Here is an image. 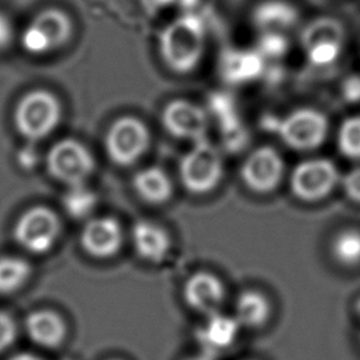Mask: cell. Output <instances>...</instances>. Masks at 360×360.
<instances>
[{
    "instance_id": "484cf974",
    "label": "cell",
    "mask_w": 360,
    "mask_h": 360,
    "mask_svg": "<svg viewBox=\"0 0 360 360\" xmlns=\"http://www.w3.org/2000/svg\"><path fill=\"white\" fill-rule=\"evenodd\" d=\"M263 48L267 55L280 56L287 51V41L280 32H267L263 39Z\"/></svg>"
},
{
    "instance_id": "44dd1931",
    "label": "cell",
    "mask_w": 360,
    "mask_h": 360,
    "mask_svg": "<svg viewBox=\"0 0 360 360\" xmlns=\"http://www.w3.org/2000/svg\"><path fill=\"white\" fill-rule=\"evenodd\" d=\"M30 264L15 256L0 257V294H10L17 291L30 278Z\"/></svg>"
},
{
    "instance_id": "7a4b0ae2",
    "label": "cell",
    "mask_w": 360,
    "mask_h": 360,
    "mask_svg": "<svg viewBox=\"0 0 360 360\" xmlns=\"http://www.w3.org/2000/svg\"><path fill=\"white\" fill-rule=\"evenodd\" d=\"M62 108L58 97L44 89L25 93L15 105L14 124L17 131L30 141L49 135L59 124Z\"/></svg>"
},
{
    "instance_id": "9c48e42d",
    "label": "cell",
    "mask_w": 360,
    "mask_h": 360,
    "mask_svg": "<svg viewBox=\"0 0 360 360\" xmlns=\"http://www.w3.org/2000/svg\"><path fill=\"white\" fill-rule=\"evenodd\" d=\"M345 30L330 17H321L309 22L302 31V46L307 59L319 68L335 63L342 55Z\"/></svg>"
},
{
    "instance_id": "3957f363",
    "label": "cell",
    "mask_w": 360,
    "mask_h": 360,
    "mask_svg": "<svg viewBox=\"0 0 360 360\" xmlns=\"http://www.w3.org/2000/svg\"><path fill=\"white\" fill-rule=\"evenodd\" d=\"M204 51V35L198 24L180 20L166 28L160 38V55L177 73L193 70Z\"/></svg>"
},
{
    "instance_id": "cb8c5ba5",
    "label": "cell",
    "mask_w": 360,
    "mask_h": 360,
    "mask_svg": "<svg viewBox=\"0 0 360 360\" xmlns=\"http://www.w3.org/2000/svg\"><path fill=\"white\" fill-rule=\"evenodd\" d=\"M338 146L349 159H360V115L346 118L338 131Z\"/></svg>"
},
{
    "instance_id": "603a6c76",
    "label": "cell",
    "mask_w": 360,
    "mask_h": 360,
    "mask_svg": "<svg viewBox=\"0 0 360 360\" xmlns=\"http://www.w3.org/2000/svg\"><path fill=\"white\" fill-rule=\"evenodd\" d=\"M332 256L343 266L360 264V231L345 229L332 240Z\"/></svg>"
},
{
    "instance_id": "f546056e",
    "label": "cell",
    "mask_w": 360,
    "mask_h": 360,
    "mask_svg": "<svg viewBox=\"0 0 360 360\" xmlns=\"http://www.w3.org/2000/svg\"><path fill=\"white\" fill-rule=\"evenodd\" d=\"M8 360H42V359H39L31 353H18V354L10 357Z\"/></svg>"
},
{
    "instance_id": "5bb4252c",
    "label": "cell",
    "mask_w": 360,
    "mask_h": 360,
    "mask_svg": "<svg viewBox=\"0 0 360 360\" xmlns=\"http://www.w3.org/2000/svg\"><path fill=\"white\" fill-rule=\"evenodd\" d=\"M187 305L202 314H214L224 300V285L217 276L198 271L190 276L183 288Z\"/></svg>"
},
{
    "instance_id": "ffe728a7",
    "label": "cell",
    "mask_w": 360,
    "mask_h": 360,
    "mask_svg": "<svg viewBox=\"0 0 360 360\" xmlns=\"http://www.w3.org/2000/svg\"><path fill=\"white\" fill-rule=\"evenodd\" d=\"M270 315L269 300L257 291L242 292L235 304V319L248 328L262 326Z\"/></svg>"
},
{
    "instance_id": "30bf717a",
    "label": "cell",
    "mask_w": 360,
    "mask_h": 360,
    "mask_svg": "<svg viewBox=\"0 0 360 360\" xmlns=\"http://www.w3.org/2000/svg\"><path fill=\"white\" fill-rule=\"evenodd\" d=\"M338 167L322 158L298 163L291 172L290 186L294 195L304 201H316L326 197L339 181Z\"/></svg>"
},
{
    "instance_id": "4dcf8cb0",
    "label": "cell",
    "mask_w": 360,
    "mask_h": 360,
    "mask_svg": "<svg viewBox=\"0 0 360 360\" xmlns=\"http://www.w3.org/2000/svg\"><path fill=\"white\" fill-rule=\"evenodd\" d=\"M186 360H217L215 356L212 354H208V353H201V354H197V356H193V357H188Z\"/></svg>"
},
{
    "instance_id": "7402d4cb",
    "label": "cell",
    "mask_w": 360,
    "mask_h": 360,
    "mask_svg": "<svg viewBox=\"0 0 360 360\" xmlns=\"http://www.w3.org/2000/svg\"><path fill=\"white\" fill-rule=\"evenodd\" d=\"M97 204L96 194L83 184L68 186L62 197V205L69 217L83 219L89 217Z\"/></svg>"
},
{
    "instance_id": "f1b7e54d",
    "label": "cell",
    "mask_w": 360,
    "mask_h": 360,
    "mask_svg": "<svg viewBox=\"0 0 360 360\" xmlns=\"http://www.w3.org/2000/svg\"><path fill=\"white\" fill-rule=\"evenodd\" d=\"M15 38L14 24L7 14L0 11V51L6 49Z\"/></svg>"
},
{
    "instance_id": "d6986e66",
    "label": "cell",
    "mask_w": 360,
    "mask_h": 360,
    "mask_svg": "<svg viewBox=\"0 0 360 360\" xmlns=\"http://www.w3.org/2000/svg\"><path fill=\"white\" fill-rule=\"evenodd\" d=\"M134 188L148 202L160 204L172 195V181L159 167H146L134 176Z\"/></svg>"
},
{
    "instance_id": "5b68a950",
    "label": "cell",
    "mask_w": 360,
    "mask_h": 360,
    "mask_svg": "<svg viewBox=\"0 0 360 360\" xmlns=\"http://www.w3.org/2000/svg\"><path fill=\"white\" fill-rule=\"evenodd\" d=\"M281 141L297 150H311L323 143L328 134V120L315 108H297L276 122Z\"/></svg>"
},
{
    "instance_id": "2e32d148",
    "label": "cell",
    "mask_w": 360,
    "mask_h": 360,
    "mask_svg": "<svg viewBox=\"0 0 360 360\" xmlns=\"http://www.w3.org/2000/svg\"><path fill=\"white\" fill-rule=\"evenodd\" d=\"M132 245L143 260L158 263L162 262L170 249V238L167 232L150 222V221H136L132 226Z\"/></svg>"
},
{
    "instance_id": "52a82bcc",
    "label": "cell",
    "mask_w": 360,
    "mask_h": 360,
    "mask_svg": "<svg viewBox=\"0 0 360 360\" xmlns=\"http://www.w3.org/2000/svg\"><path fill=\"white\" fill-rule=\"evenodd\" d=\"M59 229L56 214L44 205H35L22 212L15 222L14 239L25 250L41 255L53 246Z\"/></svg>"
},
{
    "instance_id": "d4e9b609",
    "label": "cell",
    "mask_w": 360,
    "mask_h": 360,
    "mask_svg": "<svg viewBox=\"0 0 360 360\" xmlns=\"http://www.w3.org/2000/svg\"><path fill=\"white\" fill-rule=\"evenodd\" d=\"M15 338V323L7 314L0 311V353L6 350Z\"/></svg>"
},
{
    "instance_id": "277c9868",
    "label": "cell",
    "mask_w": 360,
    "mask_h": 360,
    "mask_svg": "<svg viewBox=\"0 0 360 360\" xmlns=\"http://www.w3.org/2000/svg\"><path fill=\"white\" fill-rule=\"evenodd\" d=\"M222 177V159L217 148L198 141L180 162L183 186L194 194H205L217 187Z\"/></svg>"
},
{
    "instance_id": "ac0fdd59",
    "label": "cell",
    "mask_w": 360,
    "mask_h": 360,
    "mask_svg": "<svg viewBox=\"0 0 360 360\" xmlns=\"http://www.w3.org/2000/svg\"><path fill=\"white\" fill-rule=\"evenodd\" d=\"M257 24L266 32H283L295 25L298 13L294 6L283 0H267L256 10Z\"/></svg>"
},
{
    "instance_id": "8fae6325",
    "label": "cell",
    "mask_w": 360,
    "mask_h": 360,
    "mask_svg": "<svg viewBox=\"0 0 360 360\" xmlns=\"http://www.w3.org/2000/svg\"><path fill=\"white\" fill-rule=\"evenodd\" d=\"M284 174V162L277 150L270 146L255 149L242 166L245 184L256 193L274 190Z\"/></svg>"
},
{
    "instance_id": "ba28073f",
    "label": "cell",
    "mask_w": 360,
    "mask_h": 360,
    "mask_svg": "<svg viewBox=\"0 0 360 360\" xmlns=\"http://www.w3.org/2000/svg\"><path fill=\"white\" fill-rule=\"evenodd\" d=\"M149 146V131L146 125L132 117L124 115L115 120L105 135V150L117 165H132Z\"/></svg>"
},
{
    "instance_id": "9a60e30c",
    "label": "cell",
    "mask_w": 360,
    "mask_h": 360,
    "mask_svg": "<svg viewBox=\"0 0 360 360\" xmlns=\"http://www.w3.org/2000/svg\"><path fill=\"white\" fill-rule=\"evenodd\" d=\"M239 323L235 316L219 314L218 311L208 315L205 323L198 329L197 338L204 347V353L215 356L228 349L236 339Z\"/></svg>"
},
{
    "instance_id": "6da1fadb",
    "label": "cell",
    "mask_w": 360,
    "mask_h": 360,
    "mask_svg": "<svg viewBox=\"0 0 360 360\" xmlns=\"http://www.w3.org/2000/svg\"><path fill=\"white\" fill-rule=\"evenodd\" d=\"M73 35L70 15L56 7L41 10L25 25L20 35L25 52L42 56L62 49Z\"/></svg>"
},
{
    "instance_id": "83f0119b",
    "label": "cell",
    "mask_w": 360,
    "mask_h": 360,
    "mask_svg": "<svg viewBox=\"0 0 360 360\" xmlns=\"http://www.w3.org/2000/svg\"><path fill=\"white\" fill-rule=\"evenodd\" d=\"M342 96L349 103L360 101V75H352L342 82Z\"/></svg>"
},
{
    "instance_id": "e0dca14e",
    "label": "cell",
    "mask_w": 360,
    "mask_h": 360,
    "mask_svg": "<svg viewBox=\"0 0 360 360\" xmlns=\"http://www.w3.org/2000/svg\"><path fill=\"white\" fill-rule=\"evenodd\" d=\"M25 329L28 336L37 345L48 349L59 346L66 335L63 319L49 309L31 312L25 319Z\"/></svg>"
},
{
    "instance_id": "4fadbf2b",
    "label": "cell",
    "mask_w": 360,
    "mask_h": 360,
    "mask_svg": "<svg viewBox=\"0 0 360 360\" xmlns=\"http://www.w3.org/2000/svg\"><path fill=\"white\" fill-rule=\"evenodd\" d=\"M122 232L120 224L111 217L90 219L80 233V245L94 257H110L121 246Z\"/></svg>"
},
{
    "instance_id": "4316f807",
    "label": "cell",
    "mask_w": 360,
    "mask_h": 360,
    "mask_svg": "<svg viewBox=\"0 0 360 360\" xmlns=\"http://www.w3.org/2000/svg\"><path fill=\"white\" fill-rule=\"evenodd\" d=\"M345 193L353 201L360 202V166L349 170L342 180Z\"/></svg>"
},
{
    "instance_id": "7c38bea8",
    "label": "cell",
    "mask_w": 360,
    "mask_h": 360,
    "mask_svg": "<svg viewBox=\"0 0 360 360\" xmlns=\"http://www.w3.org/2000/svg\"><path fill=\"white\" fill-rule=\"evenodd\" d=\"M162 122L172 135L198 142L204 139L208 120L205 111L194 103L173 100L165 107Z\"/></svg>"
},
{
    "instance_id": "8992f818",
    "label": "cell",
    "mask_w": 360,
    "mask_h": 360,
    "mask_svg": "<svg viewBox=\"0 0 360 360\" xmlns=\"http://www.w3.org/2000/svg\"><path fill=\"white\" fill-rule=\"evenodd\" d=\"M46 169L52 177L68 186L83 184L94 169V159L83 143L68 138L49 149Z\"/></svg>"
}]
</instances>
